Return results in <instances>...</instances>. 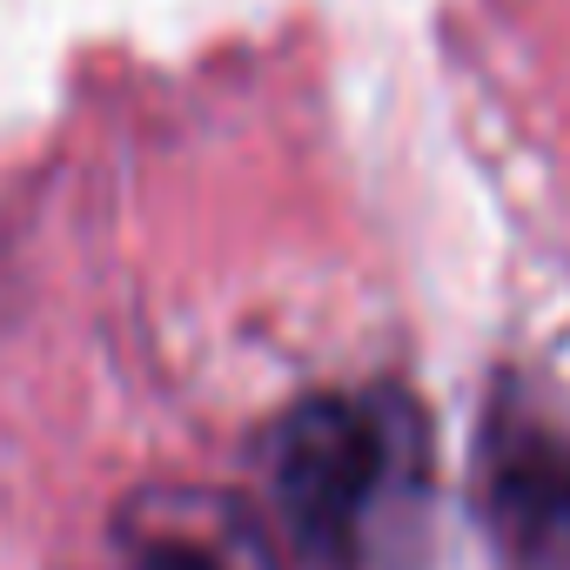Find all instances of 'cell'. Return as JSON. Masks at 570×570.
I'll list each match as a JSON object with an SVG mask.
<instances>
[{
	"instance_id": "6da1fadb",
	"label": "cell",
	"mask_w": 570,
	"mask_h": 570,
	"mask_svg": "<svg viewBox=\"0 0 570 570\" xmlns=\"http://www.w3.org/2000/svg\"><path fill=\"white\" fill-rule=\"evenodd\" d=\"M430 490V436L403 390H316L268 436V503L309 570H383Z\"/></svg>"
},
{
	"instance_id": "7a4b0ae2",
	"label": "cell",
	"mask_w": 570,
	"mask_h": 570,
	"mask_svg": "<svg viewBox=\"0 0 570 570\" xmlns=\"http://www.w3.org/2000/svg\"><path fill=\"white\" fill-rule=\"evenodd\" d=\"M476 510L503 570H570V430L510 383L476 430Z\"/></svg>"
},
{
	"instance_id": "3957f363",
	"label": "cell",
	"mask_w": 570,
	"mask_h": 570,
	"mask_svg": "<svg viewBox=\"0 0 570 570\" xmlns=\"http://www.w3.org/2000/svg\"><path fill=\"white\" fill-rule=\"evenodd\" d=\"M115 543L128 570H282L268 523L202 483H148L121 503Z\"/></svg>"
}]
</instances>
